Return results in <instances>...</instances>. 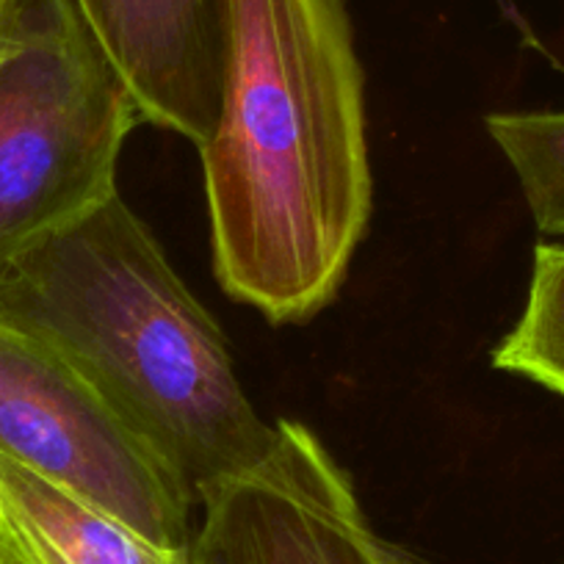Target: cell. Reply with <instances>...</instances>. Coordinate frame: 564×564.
<instances>
[{"label": "cell", "mask_w": 564, "mask_h": 564, "mask_svg": "<svg viewBox=\"0 0 564 564\" xmlns=\"http://www.w3.org/2000/svg\"><path fill=\"white\" fill-rule=\"evenodd\" d=\"M135 97L73 0H0V269L117 197Z\"/></svg>", "instance_id": "cell-3"}, {"label": "cell", "mask_w": 564, "mask_h": 564, "mask_svg": "<svg viewBox=\"0 0 564 564\" xmlns=\"http://www.w3.org/2000/svg\"><path fill=\"white\" fill-rule=\"evenodd\" d=\"M0 324L62 355L194 498L274 446L219 324L119 194L0 269Z\"/></svg>", "instance_id": "cell-2"}, {"label": "cell", "mask_w": 564, "mask_h": 564, "mask_svg": "<svg viewBox=\"0 0 564 564\" xmlns=\"http://www.w3.org/2000/svg\"><path fill=\"white\" fill-rule=\"evenodd\" d=\"M199 155L221 289L271 324L316 316L373 192L344 0H227L221 113Z\"/></svg>", "instance_id": "cell-1"}, {"label": "cell", "mask_w": 564, "mask_h": 564, "mask_svg": "<svg viewBox=\"0 0 564 564\" xmlns=\"http://www.w3.org/2000/svg\"><path fill=\"white\" fill-rule=\"evenodd\" d=\"M0 564H192L0 454Z\"/></svg>", "instance_id": "cell-7"}, {"label": "cell", "mask_w": 564, "mask_h": 564, "mask_svg": "<svg viewBox=\"0 0 564 564\" xmlns=\"http://www.w3.org/2000/svg\"><path fill=\"white\" fill-rule=\"evenodd\" d=\"M492 366L564 395V243H536L523 316L496 346Z\"/></svg>", "instance_id": "cell-8"}, {"label": "cell", "mask_w": 564, "mask_h": 564, "mask_svg": "<svg viewBox=\"0 0 564 564\" xmlns=\"http://www.w3.org/2000/svg\"><path fill=\"white\" fill-rule=\"evenodd\" d=\"M485 124L518 175L536 230L564 238V111H501Z\"/></svg>", "instance_id": "cell-9"}, {"label": "cell", "mask_w": 564, "mask_h": 564, "mask_svg": "<svg viewBox=\"0 0 564 564\" xmlns=\"http://www.w3.org/2000/svg\"><path fill=\"white\" fill-rule=\"evenodd\" d=\"M144 122L203 150L221 113L227 0H73Z\"/></svg>", "instance_id": "cell-6"}, {"label": "cell", "mask_w": 564, "mask_h": 564, "mask_svg": "<svg viewBox=\"0 0 564 564\" xmlns=\"http://www.w3.org/2000/svg\"><path fill=\"white\" fill-rule=\"evenodd\" d=\"M192 564H401L362 514L349 476L300 421L271 452L197 496Z\"/></svg>", "instance_id": "cell-5"}, {"label": "cell", "mask_w": 564, "mask_h": 564, "mask_svg": "<svg viewBox=\"0 0 564 564\" xmlns=\"http://www.w3.org/2000/svg\"><path fill=\"white\" fill-rule=\"evenodd\" d=\"M0 454L166 551L192 547L194 492L62 355L7 324Z\"/></svg>", "instance_id": "cell-4"}]
</instances>
